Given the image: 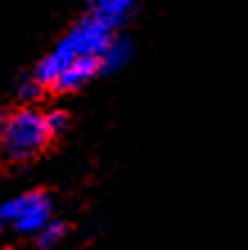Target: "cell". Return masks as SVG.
I'll return each mask as SVG.
<instances>
[{
	"mask_svg": "<svg viewBox=\"0 0 248 250\" xmlns=\"http://www.w3.org/2000/svg\"><path fill=\"white\" fill-rule=\"evenodd\" d=\"M0 221L21 234H39L52 221V201L43 192H25L0 203Z\"/></svg>",
	"mask_w": 248,
	"mask_h": 250,
	"instance_id": "3",
	"label": "cell"
},
{
	"mask_svg": "<svg viewBox=\"0 0 248 250\" xmlns=\"http://www.w3.org/2000/svg\"><path fill=\"white\" fill-rule=\"evenodd\" d=\"M2 230H5V223H2V221H0V232H2Z\"/></svg>",
	"mask_w": 248,
	"mask_h": 250,
	"instance_id": "10",
	"label": "cell"
},
{
	"mask_svg": "<svg viewBox=\"0 0 248 250\" xmlns=\"http://www.w3.org/2000/svg\"><path fill=\"white\" fill-rule=\"evenodd\" d=\"M45 115L36 108H16L0 113V149L14 163L36 158L50 142Z\"/></svg>",
	"mask_w": 248,
	"mask_h": 250,
	"instance_id": "2",
	"label": "cell"
},
{
	"mask_svg": "<svg viewBox=\"0 0 248 250\" xmlns=\"http://www.w3.org/2000/svg\"><path fill=\"white\" fill-rule=\"evenodd\" d=\"M66 237V226L61 221H50L39 234H36V241H39L41 248H54V246Z\"/></svg>",
	"mask_w": 248,
	"mask_h": 250,
	"instance_id": "7",
	"label": "cell"
},
{
	"mask_svg": "<svg viewBox=\"0 0 248 250\" xmlns=\"http://www.w3.org/2000/svg\"><path fill=\"white\" fill-rule=\"evenodd\" d=\"M0 250H9V248H0Z\"/></svg>",
	"mask_w": 248,
	"mask_h": 250,
	"instance_id": "11",
	"label": "cell"
},
{
	"mask_svg": "<svg viewBox=\"0 0 248 250\" xmlns=\"http://www.w3.org/2000/svg\"><path fill=\"white\" fill-rule=\"evenodd\" d=\"M68 122H70V117L66 111H59L57 108V111L45 113V126H47V131H50V135H57V133H61V131H66Z\"/></svg>",
	"mask_w": 248,
	"mask_h": 250,
	"instance_id": "9",
	"label": "cell"
},
{
	"mask_svg": "<svg viewBox=\"0 0 248 250\" xmlns=\"http://www.w3.org/2000/svg\"><path fill=\"white\" fill-rule=\"evenodd\" d=\"M102 65H99V59L88 57V59H77L66 68V72L59 77L54 90H77L84 83H88L92 77L97 75Z\"/></svg>",
	"mask_w": 248,
	"mask_h": 250,
	"instance_id": "4",
	"label": "cell"
},
{
	"mask_svg": "<svg viewBox=\"0 0 248 250\" xmlns=\"http://www.w3.org/2000/svg\"><path fill=\"white\" fill-rule=\"evenodd\" d=\"M138 0H90V14L111 29L122 25L133 14Z\"/></svg>",
	"mask_w": 248,
	"mask_h": 250,
	"instance_id": "5",
	"label": "cell"
},
{
	"mask_svg": "<svg viewBox=\"0 0 248 250\" xmlns=\"http://www.w3.org/2000/svg\"><path fill=\"white\" fill-rule=\"evenodd\" d=\"M131 54H133V47L127 36H113L109 47H106L102 59H99V65H102L104 72H117V70H122L131 61Z\"/></svg>",
	"mask_w": 248,
	"mask_h": 250,
	"instance_id": "6",
	"label": "cell"
},
{
	"mask_svg": "<svg viewBox=\"0 0 248 250\" xmlns=\"http://www.w3.org/2000/svg\"><path fill=\"white\" fill-rule=\"evenodd\" d=\"M41 95H43V86H41V82L34 75L23 77L18 82V97L23 99V102H36Z\"/></svg>",
	"mask_w": 248,
	"mask_h": 250,
	"instance_id": "8",
	"label": "cell"
},
{
	"mask_svg": "<svg viewBox=\"0 0 248 250\" xmlns=\"http://www.w3.org/2000/svg\"><path fill=\"white\" fill-rule=\"evenodd\" d=\"M111 39H113V29L97 21L92 14H88L66 32V36L57 43L52 52L41 59L34 70V77L43 88H54L59 77L64 75L72 61L88 57L102 59Z\"/></svg>",
	"mask_w": 248,
	"mask_h": 250,
	"instance_id": "1",
	"label": "cell"
}]
</instances>
